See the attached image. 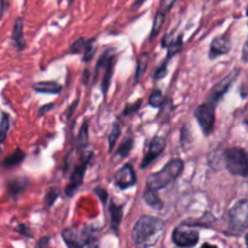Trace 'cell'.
I'll return each instance as SVG.
<instances>
[{"label":"cell","instance_id":"obj_10","mask_svg":"<svg viewBox=\"0 0 248 248\" xmlns=\"http://www.w3.org/2000/svg\"><path fill=\"white\" fill-rule=\"evenodd\" d=\"M165 148H166V140L160 136H155L150 142L144 159L140 162V169H145L149 166L154 160H156L165 152Z\"/></svg>","mask_w":248,"mask_h":248},{"label":"cell","instance_id":"obj_14","mask_svg":"<svg viewBox=\"0 0 248 248\" xmlns=\"http://www.w3.org/2000/svg\"><path fill=\"white\" fill-rule=\"evenodd\" d=\"M33 90L40 93L58 94L62 91V86L56 81H39L33 85Z\"/></svg>","mask_w":248,"mask_h":248},{"label":"cell","instance_id":"obj_7","mask_svg":"<svg viewBox=\"0 0 248 248\" xmlns=\"http://www.w3.org/2000/svg\"><path fill=\"white\" fill-rule=\"evenodd\" d=\"M91 157H92V152L85 153V154L81 156V161H80V164L75 166L74 171H73L72 176H70L69 184H68L67 188H65V195H67L68 198H72V196L74 195L75 191H77L78 189L80 188V186H81L82 181H84L85 172H86V169H87V164H89V161L91 160Z\"/></svg>","mask_w":248,"mask_h":248},{"label":"cell","instance_id":"obj_20","mask_svg":"<svg viewBox=\"0 0 248 248\" xmlns=\"http://www.w3.org/2000/svg\"><path fill=\"white\" fill-rule=\"evenodd\" d=\"M165 12L161 11V10H159V11L156 12V15H155V18H154V24H153V29H152V33H150V40H153V39L155 38V36L157 35V34L160 33V31H161L162 26H164L165 23Z\"/></svg>","mask_w":248,"mask_h":248},{"label":"cell","instance_id":"obj_42","mask_svg":"<svg viewBox=\"0 0 248 248\" xmlns=\"http://www.w3.org/2000/svg\"><path fill=\"white\" fill-rule=\"evenodd\" d=\"M178 248H181V247H178Z\"/></svg>","mask_w":248,"mask_h":248},{"label":"cell","instance_id":"obj_11","mask_svg":"<svg viewBox=\"0 0 248 248\" xmlns=\"http://www.w3.org/2000/svg\"><path fill=\"white\" fill-rule=\"evenodd\" d=\"M115 184L120 189H127L131 188L137 182V176H136L135 169L131 164H126L125 166L121 167L115 174Z\"/></svg>","mask_w":248,"mask_h":248},{"label":"cell","instance_id":"obj_35","mask_svg":"<svg viewBox=\"0 0 248 248\" xmlns=\"http://www.w3.org/2000/svg\"><path fill=\"white\" fill-rule=\"evenodd\" d=\"M78 104H79V99H77V101H75L74 103H73L72 106L69 107V108H68V110L65 111L64 116H65V119H67V120H68V119H70V118H72V116H73V111L75 110V108H77V106H78Z\"/></svg>","mask_w":248,"mask_h":248},{"label":"cell","instance_id":"obj_31","mask_svg":"<svg viewBox=\"0 0 248 248\" xmlns=\"http://www.w3.org/2000/svg\"><path fill=\"white\" fill-rule=\"evenodd\" d=\"M167 63H169V61L165 60V62L162 63L159 68H157L156 72H155V75H154L155 80H159V79H162V78H165V75L167 74Z\"/></svg>","mask_w":248,"mask_h":248},{"label":"cell","instance_id":"obj_23","mask_svg":"<svg viewBox=\"0 0 248 248\" xmlns=\"http://www.w3.org/2000/svg\"><path fill=\"white\" fill-rule=\"evenodd\" d=\"M87 126H89V123L87 121H85L84 124H82L81 128H80V132H79V136H78V148L79 149H82V148H85L87 145V143H89V132H87Z\"/></svg>","mask_w":248,"mask_h":248},{"label":"cell","instance_id":"obj_36","mask_svg":"<svg viewBox=\"0 0 248 248\" xmlns=\"http://www.w3.org/2000/svg\"><path fill=\"white\" fill-rule=\"evenodd\" d=\"M48 241H50V237H43V239L39 240L38 245H36V248H46L48 245Z\"/></svg>","mask_w":248,"mask_h":248},{"label":"cell","instance_id":"obj_15","mask_svg":"<svg viewBox=\"0 0 248 248\" xmlns=\"http://www.w3.org/2000/svg\"><path fill=\"white\" fill-rule=\"evenodd\" d=\"M114 65H115V56H113V57L107 62V64L104 65V75L103 80H102V93H103L104 96L107 94L109 86H110L111 78H113L114 73Z\"/></svg>","mask_w":248,"mask_h":248},{"label":"cell","instance_id":"obj_9","mask_svg":"<svg viewBox=\"0 0 248 248\" xmlns=\"http://www.w3.org/2000/svg\"><path fill=\"white\" fill-rule=\"evenodd\" d=\"M239 74H240V70L237 69V68H235L229 75H227L224 79L220 80V81L213 87L212 92L210 93L211 103H213L216 106V103H218V102L223 98V96L229 91V89L232 87V85L234 84V81L236 80V78L239 77Z\"/></svg>","mask_w":248,"mask_h":248},{"label":"cell","instance_id":"obj_24","mask_svg":"<svg viewBox=\"0 0 248 248\" xmlns=\"http://www.w3.org/2000/svg\"><path fill=\"white\" fill-rule=\"evenodd\" d=\"M182 44H183V40H182V35H179L177 39H173L171 44H170L167 47H169V51H167L166 61H170V58L173 57L176 53H178L182 48Z\"/></svg>","mask_w":248,"mask_h":248},{"label":"cell","instance_id":"obj_8","mask_svg":"<svg viewBox=\"0 0 248 248\" xmlns=\"http://www.w3.org/2000/svg\"><path fill=\"white\" fill-rule=\"evenodd\" d=\"M199 239H200V235H199L198 230L191 229L190 227H188L186 224H182L179 227H177L173 230V234H172L173 242L181 248L196 246L199 242Z\"/></svg>","mask_w":248,"mask_h":248},{"label":"cell","instance_id":"obj_33","mask_svg":"<svg viewBox=\"0 0 248 248\" xmlns=\"http://www.w3.org/2000/svg\"><path fill=\"white\" fill-rule=\"evenodd\" d=\"M140 102H142V101L140 99V101H137L136 103L128 104V106L125 108V110H124L123 115H128V114L135 113L136 110H138V109H140Z\"/></svg>","mask_w":248,"mask_h":248},{"label":"cell","instance_id":"obj_26","mask_svg":"<svg viewBox=\"0 0 248 248\" xmlns=\"http://www.w3.org/2000/svg\"><path fill=\"white\" fill-rule=\"evenodd\" d=\"M121 135V127L118 123L113 124V127H111L110 135H109V153L113 152V148L115 147L116 140H118L119 136Z\"/></svg>","mask_w":248,"mask_h":248},{"label":"cell","instance_id":"obj_3","mask_svg":"<svg viewBox=\"0 0 248 248\" xmlns=\"http://www.w3.org/2000/svg\"><path fill=\"white\" fill-rule=\"evenodd\" d=\"M184 171V161L182 159H172L165 165L164 169L159 172L150 174L147 179V189L152 191H157L166 188L173 183Z\"/></svg>","mask_w":248,"mask_h":248},{"label":"cell","instance_id":"obj_18","mask_svg":"<svg viewBox=\"0 0 248 248\" xmlns=\"http://www.w3.org/2000/svg\"><path fill=\"white\" fill-rule=\"evenodd\" d=\"M144 201L148 203V205L150 206L152 208H154V210H157L160 211L162 207H164V203H162V200L161 199L157 196L156 191H152V190H145L144 191Z\"/></svg>","mask_w":248,"mask_h":248},{"label":"cell","instance_id":"obj_19","mask_svg":"<svg viewBox=\"0 0 248 248\" xmlns=\"http://www.w3.org/2000/svg\"><path fill=\"white\" fill-rule=\"evenodd\" d=\"M24 157H26L24 153L22 152L21 149H17L14 154H11L9 157H6V159L4 160V162H2V166L6 167V169L17 166V165L21 164V162L23 161Z\"/></svg>","mask_w":248,"mask_h":248},{"label":"cell","instance_id":"obj_16","mask_svg":"<svg viewBox=\"0 0 248 248\" xmlns=\"http://www.w3.org/2000/svg\"><path fill=\"white\" fill-rule=\"evenodd\" d=\"M109 212H110V223H111V229L115 232H118L119 225H120L121 219H123V212H124V206L116 205L115 202H111L109 206Z\"/></svg>","mask_w":248,"mask_h":248},{"label":"cell","instance_id":"obj_32","mask_svg":"<svg viewBox=\"0 0 248 248\" xmlns=\"http://www.w3.org/2000/svg\"><path fill=\"white\" fill-rule=\"evenodd\" d=\"M94 193H96V195L98 196L99 200H101V202L104 205V203L107 202V200H108V193H107L106 189L96 188L94 189Z\"/></svg>","mask_w":248,"mask_h":248},{"label":"cell","instance_id":"obj_4","mask_svg":"<svg viewBox=\"0 0 248 248\" xmlns=\"http://www.w3.org/2000/svg\"><path fill=\"white\" fill-rule=\"evenodd\" d=\"M247 200H241L228 212V232L227 234L239 235L246 232L247 229V216H248Z\"/></svg>","mask_w":248,"mask_h":248},{"label":"cell","instance_id":"obj_39","mask_svg":"<svg viewBox=\"0 0 248 248\" xmlns=\"http://www.w3.org/2000/svg\"><path fill=\"white\" fill-rule=\"evenodd\" d=\"M246 53H247V45H246V44H245V46H244V58H242V60H244V62H247Z\"/></svg>","mask_w":248,"mask_h":248},{"label":"cell","instance_id":"obj_34","mask_svg":"<svg viewBox=\"0 0 248 248\" xmlns=\"http://www.w3.org/2000/svg\"><path fill=\"white\" fill-rule=\"evenodd\" d=\"M15 230H16L17 232H19V234L26 235V236H28V237H31V230H29V228L27 227L26 224H18L16 228H15Z\"/></svg>","mask_w":248,"mask_h":248},{"label":"cell","instance_id":"obj_5","mask_svg":"<svg viewBox=\"0 0 248 248\" xmlns=\"http://www.w3.org/2000/svg\"><path fill=\"white\" fill-rule=\"evenodd\" d=\"M225 167L234 176L247 177L248 160L246 150L242 148H229L224 152Z\"/></svg>","mask_w":248,"mask_h":248},{"label":"cell","instance_id":"obj_41","mask_svg":"<svg viewBox=\"0 0 248 248\" xmlns=\"http://www.w3.org/2000/svg\"><path fill=\"white\" fill-rule=\"evenodd\" d=\"M84 78H85V80H84V84L86 85V84H87V79H89V70H87V69L85 70V77H84Z\"/></svg>","mask_w":248,"mask_h":248},{"label":"cell","instance_id":"obj_30","mask_svg":"<svg viewBox=\"0 0 248 248\" xmlns=\"http://www.w3.org/2000/svg\"><path fill=\"white\" fill-rule=\"evenodd\" d=\"M85 45H86V39L80 38L72 44V46H70V51L74 53H79L81 52V51H84Z\"/></svg>","mask_w":248,"mask_h":248},{"label":"cell","instance_id":"obj_21","mask_svg":"<svg viewBox=\"0 0 248 248\" xmlns=\"http://www.w3.org/2000/svg\"><path fill=\"white\" fill-rule=\"evenodd\" d=\"M148 63H149V55L147 52L142 53L138 58L137 63V70H136V82H138L140 80V78L144 75L145 70H147Z\"/></svg>","mask_w":248,"mask_h":248},{"label":"cell","instance_id":"obj_29","mask_svg":"<svg viewBox=\"0 0 248 248\" xmlns=\"http://www.w3.org/2000/svg\"><path fill=\"white\" fill-rule=\"evenodd\" d=\"M58 198H60V190H58L57 188H51L45 195L46 206H47V207H51Z\"/></svg>","mask_w":248,"mask_h":248},{"label":"cell","instance_id":"obj_6","mask_svg":"<svg viewBox=\"0 0 248 248\" xmlns=\"http://www.w3.org/2000/svg\"><path fill=\"white\" fill-rule=\"evenodd\" d=\"M195 119L206 136L213 131L216 121V106L211 102L203 103L195 109Z\"/></svg>","mask_w":248,"mask_h":248},{"label":"cell","instance_id":"obj_13","mask_svg":"<svg viewBox=\"0 0 248 248\" xmlns=\"http://www.w3.org/2000/svg\"><path fill=\"white\" fill-rule=\"evenodd\" d=\"M12 41L18 51H22L26 47V43L23 39V19L19 17L16 19L14 24V31H12Z\"/></svg>","mask_w":248,"mask_h":248},{"label":"cell","instance_id":"obj_37","mask_svg":"<svg viewBox=\"0 0 248 248\" xmlns=\"http://www.w3.org/2000/svg\"><path fill=\"white\" fill-rule=\"evenodd\" d=\"M53 108V104H47V106H44L41 107L40 110H39V115H41L43 113H46L47 110H50V109Z\"/></svg>","mask_w":248,"mask_h":248},{"label":"cell","instance_id":"obj_25","mask_svg":"<svg viewBox=\"0 0 248 248\" xmlns=\"http://www.w3.org/2000/svg\"><path fill=\"white\" fill-rule=\"evenodd\" d=\"M165 103V97L160 90H154L149 97V104L154 108H161Z\"/></svg>","mask_w":248,"mask_h":248},{"label":"cell","instance_id":"obj_22","mask_svg":"<svg viewBox=\"0 0 248 248\" xmlns=\"http://www.w3.org/2000/svg\"><path fill=\"white\" fill-rule=\"evenodd\" d=\"M96 39H89V40H86V45H85L84 51H82L84 52V58H82L84 62H89V61H91V58H93L94 53H96Z\"/></svg>","mask_w":248,"mask_h":248},{"label":"cell","instance_id":"obj_40","mask_svg":"<svg viewBox=\"0 0 248 248\" xmlns=\"http://www.w3.org/2000/svg\"><path fill=\"white\" fill-rule=\"evenodd\" d=\"M201 248H218L217 246H215V245H211V244H203Z\"/></svg>","mask_w":248,"mask_h":248},{"label":"cell","instance_id":"obj_27","mask_svg":"<svg viewBox=\"0 0 248 248\" xmlns=\"http://www.w3.org/2000/svg\"><path fill=\"white\" fill-rule=\"evenodd\" d=\"M132 148H133V138L132 137H127L125 140H124L123 144L120 145V148L118 149V152H116V155H119V156L126 157L128 154H130V152L132 150Z\"/></svg>","mask_w":248,"mask_h":248},{"label":"cell","instance_id":"obj_12","mask_svg":"<svg viewBox=\"0 0 248 248\" xmlns=\"http://www.w3.org/2000/svg\"><path fill=\"white\" fill-rule=\"evenodd\" d=\"M230 51V39L228 38V35H220L217 36L212 40L211 43V47H210V58H216L218 56L225 55Z\"/></svg>","mask_w":248,"mask_h":248},{"label":"cell","instance_id":"obj_17","mask_svg":"<svg viewBox=\"0 0 248 248\" xmlns=\"http://www.w3.org/2000/svg\"><path fill=\"white\" fill-rule=\"evenodd\" d=\"M7 184H9V191L11 194V196H17L27 188V186H28V179L22 177V178L12 179Z\"/></svg>","mask_w":248,"mask_h":248},{"label":"cell","instance_id":"obj_2","mask_svg":"<svg viewBox=\"0 0 248 248\" xmlns=\"http://www.w3.org/2000/svg\"><path fill=\"white\" fill-rule=\"evenodd\" d=\"M97 232L92 225H73L63 230L62 237L68 248H99Z\"/></svg>","mask_w":248,"mask_h":248},{"label":"cell","instance_id":"obj_38","mask_svg":"<svg viewBox=\"0 0 248 248\" xmlns=\"http://www.w3.org/2000/svg\"><path fill=\"white\" fill-rule=\"evenodd\" d=\"M0 6H1V11H0V17L2 16V14H4L5 12V6H9V4H6V2H2V1H0Z\"/></svg>","mask_w":248,"mask_h":248},{"label":"cell","instance_id":"obj_28","mask_svg":"<svg viewBox=\"0 0 248 248\" xmlns=\"http://www.w3.org/2000/svg\"><path fill=\"white\" fill-rule=\"evenodd\" d=\"M10 128V119L7 114H2L1 121H0V145L4 142L5 138H6L7 132H9Z\"/></svg>","mask_w":248,"mask_h":248},{"label":"cell","instance_id":"obj_1","mask_svg":"<svg viewBox=\"0 0 248 248\" xmlns=\"http://www.w3.org/2000/svg\"><path fill=\"white\" fill-rule=\"evenodd\" d=\"M164 220L154 216H142L132 229V240L140 248H152L159 244L164 236Z\"/></svg>","mask_w":248,"mask_h":248}]
</instances>
